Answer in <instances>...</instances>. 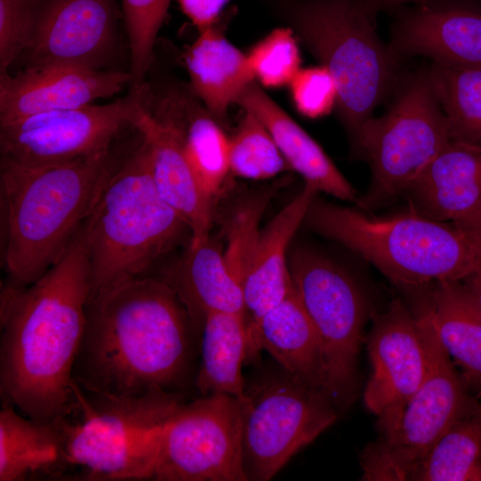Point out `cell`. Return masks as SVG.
<instances>
[{
	"label": "cell",
	"mask_w": 481,
	"mask_h": 481,
	"mask_svg": "<svg viewBox=\"0 0 481 481\" xmlns=\"http://www.w3.org/2000/svg\"><path fill=\"white\" fill-rule=\"evenodd\" d=\"M240 404L247 480H270L338 418V406L326 391L281 367L246 387Z\"/></svg>",
	"instance_id": "obj_10"
},
{
	"label": "cell",
	"mask_w": 481,
	"mask_h": 481,
	"mask_svg": "<svg viewBox=\"0 0 481 481\" xmlns=\"http://www.w3.org/2000/svg\"><path fill=\"white\" fill-rule=\"evenodd\" d=\"M247 359L265 350L290 375L327 392L322 342L294 288L283 300L247 328Z\"/></svg>",
	"instance_id": "obj_20"
},
{
	"label": "cell",
	"mask_w": 481,
	"mask_h": 481,
	"mask_svg": "<svg viewBox=\"0 0 481 481\" xmlns=\"http://www.w3.org/2000/svg\"><path fill=\"white\" fill-rule=\"evenodd\" d=\"M455 68H481V8L459 0H428L402 12L391 47Z\"/></svg>",
	"instance_id": "obj_17"
},
{
	"label": "cell",
	"mask_w": 481,
	"mask_h": 481,
	"mask_svg": "<svg viewBox=\"0 0 481 481\" xmlns=\"http://www.w3.org/2000/svg\"><path fill=\"white\" fill-rule=\"evenodd\" d=\"M270 199L269 192H260L240 202L226 224V263L241 284L249 253L258 234L259 220Z\"/></svg>",
	"instance_id": "obj_34"
},
{
	"label": "cell",
	"mask_w": 481,
	"mask_h": 481,
	"mask_svg": "<svg viewBox=\"0 0 481 481\" xmlns=\"http://www.w3.org/2000/svg\"><path fill=\"white\" fill-rule=\"evenodd\" d=\"M118 158L111 149L44 166L0 160L6 283L28 286L56 263L94 211Z\"/></svg>",
	"instance_id": "obj_3"
},
{
	"label": "cell",
	"mask_w": 481,
	"mask_h": 481,
	"mask_svg": "<svg viewBox=\"0 0 481 481\" xmlns=\"http://www.w3.org/2000/svg\"><path fill=\"white\" fill-rule=\"evenodd\" d=\"M364 12L375 20L377 13L381 11L390 10L409 2H425L428 0H360Z\"/></svg>",
	"instance_id": "obj_40"
},
{
	"label": "cell",
	"mask_w": 481,
	"mask_h": 481,
	"mask_svg": "<svg viewBox=\"0 0 481 481\" xmlns=\"http://www.w3.org/2000/svg\"><path fill=\"white\" fill-rule=\"evenodd\" d=\"M420 324L427 350L425 378L398 420L361 454L364 481H402L458 420L481 405L439 342L427 317L410 306Z\"/></svg>",
	"instance_id": "obj_9"
},
{
	"label": "cell",
	"mask_w": 481,
	"mask_h": 481,
	"mask_svg": "<svg viewBox=\"0 0 481 481\" xmlns=\"http://www.w3.org/2000/svg\"><path fill=\"white\" fill-rule=\"evenodd\" d=\"M144 106L134 122L149 146L151 175L161 198L187 224L191 232L189 247H196L210 237L216 206L201 191L185 157L181 135L169 123L155 117Z\"/></svg>",
	"instance_id": "obj_18"
},
{
	"label": "cell",
	"mask_w": 481,
	"mask_h": 481,
	"mask_svg": "<svg viewBox=\"0 0 481 481\" xmlns=\"http://www.w3.org/2000/svg\"><path fill=\"white\" fill-rule=\"evenodd\" d=\"M200 361L194 386L201 395L223 394L246 399L242 364L247 360V320L243 314L213 312L200 331Z\"/></svg>",
	"instance_id": "obj_27"
},
{
	"label": "cell",
	"mask_w": 481,
	"mask_h": 481,
	"mask_svg": "<svg viewBox=\"0 0 481 481\" xmlns=\"http://www.w3.org/2000/svg\"><path fill=\"white\" fill-rule=\"evenodd\" d=\"M240 402L215 394L183 402L166 422L151 479L246 481Z\"/></svg>",
	"instance_id": "obj_13"
},
{
	"label": "cell",
	"mask_w": 481,
	"mask_h": 481,
	"mask_svg": "<svg viewBox=\"0 0 481 481\" xmlns=\"http://www.w3.org/2000/svg\"><path fill=\"white\" fill-rule=\"evenodd\" d=\"M45 0H0V75L22 55Z\"/></svg>",
	"instance_id": "obj_35"
},
{
	"label": "cell",
	"mask_w": 481,
	"mask_h": 481,
	"mask_svg": "<svg viewBox=\"0 0 481 481\" xmlns=\"http://www.w3.org/2000/svg\"><path fill=\"white\" fill-rule=\"evenodd\" d=\"M216 24L200 31L186 52L185 65L194 96L216 120L223 122L230 105L255 78L247 54L231 44Z\"/></svg>",
	"instance_id": "obj_26"
},
{
	"label": "cell",
	"mask_w": 481,
	"mask_h": 481,
	"mask_svg": "<svg viewBox=\"0 0 481 481\" xmlns=\"http://www.w3.org/2000/svg\"><path fill=\"white\" fill-rule=\"evenodd\" d=\"M159 279L175 291L200 333L209 313L246 316L241 284L211 236L196 247L188 246L178 263Z\"/></svg>",
	"instance_id": "obj_25"
},
{
	"label": "cell",
	"mask_w": 481,
	"mask_h": 481,
	"mask_svg": "<svg viewBox=\"0 0 481 481\" xmlns=\"http://www.w3.org/2000/svg\"><path fill=\"white\" fill-rule=\"evenodd\" d=\"M130 84L128 71L71 64L28 66L15 75H0V124L93 104Z\"/></svg>",
	"instance_id": "obj_16"
},
{
	"label": "cell",
	"mask_w": 481,
	"mask_h": 481,
	"mask_svg": "<svg viewBox=\"0 0 481 481\" xmlns=\"http://www.w3.org/2000/svg\"><path fill=\"white\" fill-rule=\"evenodd\" d=\"M289 266L295 293L322 342L327 392L338 407L349 404L369 314L366 297L346 270L317 251L294 250Z\"/></svg>",
	"instance_id": "obj_11"
},
{
	"label": "cell",
	"mask_w": 481,
	"mask_h": 481,
	"mask_svg": "<svg viewBox=\"0 0 481 481\" xmlns=\"http://www.w3.org/2000/svg\"><path fill=\"white\" fill-rule=\"evenodd\" d=\"M112 0H45L21 56L27 66L103 69L115 44Z\"/></svg>",
	"instance_id": "obj_15"
},
{
	"label": "cell",
	"mask_w": 481,
	"mask_h": 481,
	"mask_svg": "<svg viewBox=\"0 0 481 481\" xmlns=\"http://www.w3.org/2000/svg\"><path fill=\"white\" fill-rule=\"evenodd\" d=\"M289 85L297 109L307 118L322 117L337 105L336 82L322 65L300 69Z\"/></svg>",
	"instance_id": "obj_36"
},
{
	"label": "cell",
	"mask_w": 481,
	"mask_h": 481,
	"mask_svg": "<svg viewBox=\"0 0 481 481\" xmlns=\"http://www.w3.org/2000/svg\"><path fill=\"white\" fill-rule=\"evenodd\" d=\"M183 402V395L166 393L102 395L74 380L71 406L53 423L61 441L58 477L77 469L86 479H151L164 426Z\"/></svg>",
	"instance_id": "obj_6"
},
{
	"label": "cell",
	"mask_w": 481,
	"mask_h": 481,
	"mask_svg": "<svg viewBox=\"0 0 481 481\" xmlns=\"http://www.w3.org/2000/svg\"><path fill=\"white\" fill-rule=\"evenodd\" d=\"M405 290L406 301L427 317L469 389L481 390V310L461 281Z\"/></svg>",
	"instance_id": "obj_21"
},
{
	"label": "cell",
	"mask_w": 481,
	"mask_h": 481,
	"mask_svg": "<svg viewBox=\"0 0 481 481\" xmlns=\"http://www.w3.org/2000/svg\"><path fill=\"white\" fill-rule=\"evenodd\" d=\"M139 136L140 142L118 158L85 224L91 296L146 276L157 260L187 233L191 236L187 224L158 192L150 149Z\"/></svg>",
	"instance_id": "obj_5"
},
{
	"label": "cell",
	"mask_w": 481,
	"mask_h": 481,
	"mask_svg": "<svg viewBox=\"0 0 481 481\" xmlns=\"http://www.w3.org/2000/svg\"><path fill=\"white\" fill-rule=\"evenodd\" d=\"M150 110L178 130L196 180L216 206L231 174L230 137L205 108L183 93H168L157 102L151 95Z\"/></svg>",
	"instance_id": "obj_24"
},
{
	"label": "cell",
	"mask_w": 481,
	"mask_h": 481,
	"mask_svg": "<svg viewBox=\"0 0 481 481\" xmlns=\"http://www.w3.org/2000/svg\"><path fill=\"white\" fill-rule=\"evenodd\" d=\"M297 36L289 27L273 29L247 54L255 80L265 87L289 85L300 69Z\"/></svg>",
	"instance_id": "obj_33"
},
{
	"label": "cell",
	"mask_w": 481,
	"mask_h": 481,
	"mask_svg": "<svg viewBox=\"0 0 481 481\" xmlns=\"http://www.w3.org/2000/svg\"><path fill=\"white\" fill-rule=\"evenodd\" d=\"M197 335L185 307L159 278L118 283L86 304L73 379L102 395H183L182 389L196 379Z\"/></svg>",
	"instance_id": "obj_1"
},
{
	"label": "cell",
	"mask_w": 481,
	"mask_h": 481,
	"mask_svg": "<svg viewBox=\"0 0 481 481\" xmlns=\"http://www.w3.org/2000/svg\"><path fill=\"white\" fill-rule=\"evenodd\" d=\"M304 224L358 255L403 289L461 281L481 257V242L452 223L412 208L385 216L314 198Z\"/></svg>",
	"instance_id": "obj_4"
},
{
	"label": "cell",
	"mask_w": 481,
	"mask_h": 481,
	"mask_svg": "<svg viewBox=\"0 0 481 481\" xmlns=\"http://www.w3.org/2000/svg\"><path fill=\"white\" fill-rule=\"evenodd\" d=\"M171 0H122L131 76L130 87L143 86L154 57L158 33Z\"/></svg>",
	"instance_id": "obj_32"
},
{
	"label": "cell",
	"mask_w": 481,
	"mask_h": 481,
	"mask_svg": "<svg viewBox=\"0 0 481 481\" xmlns=\"http://www.w3.org/2000/svg\"><path fill=\"white\" fill-rule=\"evenodd\" d=\"M237 103L264 123L289 168L303 178L305 185L341 200L358 202L355 189L318 143L255 81L243 91Z\"/></svg>",
	"instance_id": "obj_23"
},
{
	"label": "cell",
	"mask_w": 481,
	"mask_h": 481,
	"mask_svg": "<svg viewBox=\"0 0 481 481\" xmlns=\"http://www.w3.org/2000/svg\"><path fill=\"white\" fill-rule=\"evenodd\" d=\"M183 13L203 30L216 24L228 0H176Z\"/></svg>",
	"instance_id": "obj_37"
},
{
	"label": "cell",
	"mask_w": 481,
	"mask_h": 481,
	"mask_svg": "<svg viewBox=\"0 0 481 481\" xmlns=\"http://www.w3.org/2000/svg\"><path fill=\"white\" fill-rule=\"evenodd\" d=\"M452 141L449 126L428 73L408 81L388 111L371 118L354 141L371 170L362 209L405 195L430 162Z\"/></svg>",
	"instance_id": "obj_8"
},
{
	"label": "cell",
	"mask_w": 481,
	"mask_h": 481,
	"mask_svg": "<svg viewBox=\"0 0 481 481\" xmlns=\"http://www.w3.org/2000/svg\"><path fill=\"white\" fill-rule=\"evenodd\" d=\"M468 235L481 242V206L463 218L452 223Z\"/></svg>",
	"instance_id": "obj_39"
},
{
	"label": "cell",
	"mask_w": 481,
	"mask_h": 481,
	"mask_svg": "<svg viewBox=\"0 0 481 481\" xmlns=\"http://www.w3.org/2000/svg\"><path fill=\"white\" fill-rule=\"evenodd\" d=\"M333 77L353 141L395 82L399 56L385 46L360 0H270Z\"/></svg>",
	"instance_id": "obj_7"
},
{
	"label": "cell",
	"mask_w": 481,
	"mask_h": 481,
	"mask_svg": "<svg viewBox=\"0 0 481 481\" xmlns=\"http://www.w3.org/2000/svg\"><path fill=\"white\" fill-rule=\"evenodd\" d=\"M366 344L371 371L363 403L378 417L379 435L398 420L427 371L423 332L406 300L394 298L384 311L373 315Z\"/></svg>",
	"instance_id": "obj_14"
},
{
	"label": "cell",
	"mask_w": 481,
	"mask_h": 481,
	"mask_svg": "<svg viewBox=\"0 0 481 481\" xmlns=\"http://www.w3.org/2000/svg\"><path fill=\"white\" fill-rule=\"evenodd\" d=\"M317 192L302 191L260 228L241 278L247 328L283 300L293 289L288 250Z\"/></svg>",
	"instance_id": "obj_19"
},
{
	"label": "cell",
	"mask_w": 481,
	"mask_h": 481,
	"mask_svg": "<svg viewBox=\"0 0 481 481\" xmlns=\"http://www.w3.org/2000/svg\"><path fill=\"white\" fill-rule=\"evenodd\" d=\"M461 282L481 310V257Z\"/></svg>",
	"instance_id": "obj_38"
},
{
	"label": "cell",
	"mask_w": 481,
	"mask_h": 481,
	"mask_svg": "<svg viewBox=\"0 0 481 481\" xmlns=\"http://www.w3.org/2000/svg\"><path fill=\"white\" fill-rule=\"evenodd\" d=\"M427 73L452 141L481 148V68L435 63Z\"/></svg>",
	"instance_id": "obj_30"
},
{
	"label": "cell",
	"mask_w": 481,
	"mask_h": 481,
	"mask_svg": "<svg viewBox=\"0 0 481 481\" xmlns=\"http://www.w3.org/2000/svg\"><path fill=\"white\" fill-rule=\"evenodd\" d=\"M61 461V436L53 423L34 420L2 403L0 481L58 477Z\"/></svg>",
	"instance_id": "obj_28"
},
{
	"label": "cell",
	"mask_w": 481,
	"mask_h": 481,
	"mask_svg": "<svg viewBox=\"0 0 481 481\" xmlns=\"http://www.w3.org/2000/svg\"><path fill=\"white\" fill-rule=\"evenodd\" d=\"M92 291L85 224L33 283L0 298V394L23 415L53 423L73 401V366Z\"/></svg>",
	"instance_id": "obj_2"
},
{
	"label": "cell",
	"mask_w": 481,
	"mask_h": 481,
	"mask_svg": "<svg viewBox=\"0 0 481 481\" xmlns=\"http://www.w3.org/2000/svg\"><path fill=\"white\" fill-rule=\"evenodd\" d=\"M405 195L409 207L436 221L468 216L481 206V148L451 141Z\"/></svg>",
	"instance_id": "obj_22"
},
{
	"label": "cell",
	"mask_w": 481,
	"mask_h": 481,
	"mask_svg": "<svg viewBox=\"0 0 481 481\" xmlns=\"http://www.w3.org/2000/svg\"><path fill=\"white\" fill-rule=\"evenodd\" d=\"M144 83L107 104L43 112L0 124L1 160L20 166L63 163L107 152L151 101Z\"/></svg>",
	"instance_id": "obj_12"
},
{
	"label": "cell",
	"mask_w": 481,
	"mask_h": 481,
	"mask_svg": "<svg viewBox=\"0 0 481 481\" xmlns=\"http://www.w3.org/2000/svg\"><path fill=\"white\" fill-rule=\"evenodd\" d=\"M402 481H481V406L452 426Z\"/></svg>",
	"instance_id": "obj_29"
},
{
	"label": "cell",
	"mask_w": 481,
	"mask_h": 481,
	"mask_svg": "<svg viewBox=\"0 0 481 481\" xmlns=\"http://www.w3.org/2000/svg\"><path fill=\"white\" fill-rule=\"evenodd\" d=\"M230 166L232 175L249 180L269 179L289 168L266 126L247 110L230 137Z\"/></svg>",
	"instance_id": "obj_31"
}]
</instances>
